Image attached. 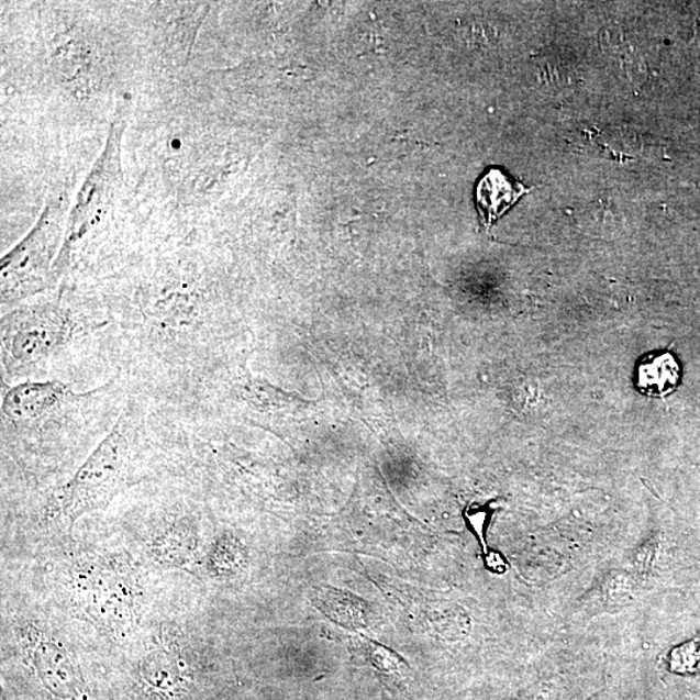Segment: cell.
I'll use <instances>...</instances> for the list:
<instances>
[{"mask_svg": "<svg viewBox=\"0 0 700 700\" xmlns=\"http://www.w3.org/2000/svg\"><path fill=\"white\" fill-rule=\"evenodd\" d=\"M122 130H124L122 122H115L112 125L104 153L79 193L77 205L71 212L67 231H65L60 254L55 263V280H59L69 271L78 245L98 225L102 219L103 208L107 205L105 201L111 200L112 193L119 187L121 179L119 149Z\"/></svg>", "mask_w": 700, "mask_h": 700, "instance_id": "5b68a950", "label": "cell"}, {"mask_svg": "<svg viewBox=\"0 0 700 700\" xmlns=\"http://www.w3.org/2000/svg\"><path fill=\"white\" fill-rule=\"evenodd\" d=\"M153 401L132 389L118 422L65 485L49 498V515L74 522L124 487L136 443L146 433Z\"/></svg>", "mask_w": 700, "mask_h": 700, "instance_id": "3957f363", "label": "cell"}, {"mask_svg": "<svg viewBox=\"0 0 700 700\" xmlns=\"http://www.w3.org/2000/svg\"><path fill=\"white\" fill-rule=\"evenodd\" d=\"M60 226L46 209L38 225L2 259V312L54 288Z\"/></svg>", "mask_w": 700, "mask_h": 700, "instance_id": "277c9868", "label": "cell"}, {"mask_svg": "<svg viewBox=\"0 0 700 700\" xmlns=\"http://www.w3.org/2000/svg\"><path fill=\"white\" fill-rule=\"evenodd\" d=\"M633 590V582L624 575L612 577V579L605 584L604 596L611 603L622 604L631 597Z\"/></svg>", "mask_w": 700, "mask_h": 700, "instance_id": "ba28073f", "label": "cell"}, {"mask_svg": "<svg viewBox=\"0 0 700 700\" xmlns=\"http://www.w3.org/2000/svg\"><path fill=\"white\" fill-rule=\"evenodd\" d=\"M654 554H655V545L653 541L646 546L641 547V551L636 555V559H634V566L638 568V571L641 573L647 571L648 567L653 565Z\"/></svg>", "mask_w": 700, "mask_h": 700, "instance_id": "9c48e42d", "label": "cell"}, {"mask_svg": "<svg viewBox=\"0 0 700 700\" xmlns=\"http://www.w3.org/2000/svg\"><path fill=\"white\" fill-rule=\"evenodd\" d=\"M532 189L516 182L507 173L498 168L489 169L476 186L475 201L480 220L489 231L503 214L510 211L519 200Z\"/></svg>", "mask_w": 700, "mask_h": 700, "instance_id": "8992f818", "label": "cell"}, {"mask_svg": "<svg viewBox=\"0 0 700 700\" xmlns=\"http://www.w3.org/2000/svg\"><path fill=\"white\" fill-rule=\"evenodd\" d=\"M132 389L120 375L86 391H76L62 379L2 382L3 444L29 446L110 432Z\"/></svg>", "mask_w": 700, "mask_h": 700, "instance_id": "6da1fadb", "label": "cell"}, {"mask_svg": "<svg viewBox=\"0 0 700 700\" xmlns=\"http://www.w3.org/2000/svg\"><path fill=\"white\" fill-rule=\"evenodd\" d=\"M388 652H382V648H378V652H375L374 662L377 664L379 669L381 670H397L399 669V664H397L392 655H388Z\"/></svg>", "mask_w": 700, "mask_h": 700, "instance_id": "30bf717a", "label": "cell"}, {"mask_svg": "<svg viewBox=\"0 0 700 700\" xmlns=\"http://www.w3.org/2000/svg\"><path fill=\"white\" fill-rule=\"evenodd\" d=\"M107 314L99 300L60 291L34 296L2 312V382L43 379L57 363L92 341L107 342Z\"/></svg>", "mask_w": 700, "mask_h": 700, "instance_id": "7a4b0ae2", "label": "cell"}, {"mask_svg": "<svg viewBox=\"0 0 700 700\" xmlns=\"http://www.w3.org/2000/svg\"><path fill=\"white\" fill-rule=\"evenodd\" d=\"M681 369L669 352L648 353L636 366V387L648 397H666L680 385Z\"/></svg>", "mask_w": 700, "mask_h": 700, "instance_id": "52a82bcc", "label": "cell"}]
</instances>
